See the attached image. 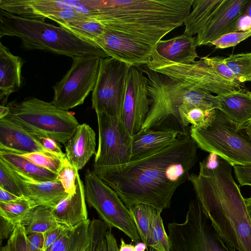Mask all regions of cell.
<instances>
[{
    "instance_id": "6da1fadb",
    "label": "cell",
    "mask_w": 251,
    "mask_h": 251,
    "mask_svg": "<svg viewBox=\"0 0 251 251\" xmlns=\"http://www.w3.org/2000/svg\"><path fill=\"white\" fill-rule=\"evenodd\" d=\"M198 147L190 136H180L170 146L115 167L93 166V171L118 194L126 206L145 204L170 207L177 188L188 180L198 160Z\"/></svg>"
},
{
    "instance_id": "7a4b0ae2",
    "label": "cell",
    "mask_w": 251,
    "mask_h": 251,
    "mask_svg": "<svg viewBox=\"0 0 251 251\" xmlns=\"http://www.w3.org/2000/svg\"><path fill=\"white\" fill-rule=\"evenodd\" d=\"M198 174L188 177L197 200L222 237L238 251H251V222L232 166L209 153L200 163Z\"/></svg>"
},
{
    "instance_id": "3957f363",
    "label": "cell",
    "mask_w": 251,
    "mask_h": 251,
    "mask_svg": "<svg viewBox=\"0 0 251 251\" xmlns=\"http://www.w3.org/2000/svg\"><path fill=\"white\" fill-rule=\"evenodd\" d=\"M193 0H104L105 30L155 47L184 24Z\"/></svg>"
},
{
    "instance_id": "277c9868",
    "label": "cell",
    "mask_w": 251,
    "mask_h": 251,
    "mask_svg": "<svg viewBox=\"0 0 251 251\" xmlns=\"http://www.w3.org/2000/svg\"><path fill=\"white\" fill-rule=\"evenodd\" d=\"M138 67L147 77L150 100V109L140 132L168 128L176 130L181 135H188L179 115V108L182 104L190 103L209 110L219 109L217 96L174 81L146 65Z\"/></svg>"
},
{
    "instance_id": "5b68a950",
    "label": "cell",
    "mask_w": 251,
    "mask_h": 251,
    "mask_svg": "<svg viewBox=\"0 0 251 251\" xmlns=\"http://www.w3.org/2000/svg\"><path fill=\"white\" fill-rule=\"evenodd\" d=\"M14 36L26 50H40L72 58L85 55L109 57L94 43L44 20L22 17L0 9V37Z\"/></svg>"
},
{
    "instance_id": "8992f818",
    "label": "cell",
    "mask_w": 251,
    "mask_h": 251,
    "mask_svg": "<svg viewBox=\"0 0 251 251\" xmlns=\"http://www.w3.org/2000/svg\"><path fill=\"white\" fill-rule=\"evenodd\" d=\"M190 136L198 148L233 165L251 166V136L243 125L230 120L216 109L203 126L190 127Z\"/></svg>"
},
{
    "instance_id": "52a82bcc",
    "label": "cell",
    "mask_w": 251,
    "mask_h": 251,
    "mask_svg": "<svg viewBox=\"0 0 251 251\" xmlns=\"http://www.w3.org/2000/svg\"><path fill=\"white\" fill-rule=\"evenodd\" d=\"M7 106L10 113L6 117L27 132L50 137L65 146L79 125L73 113L37 98L14 100Z\"/></svg>"
},
{
    "instance_id": "ba28073f",
    "label": "cell",
    "mask_w": 251,
    "mask_h": 251,
    "mask_svg": "<svg viewBox=\"0 0 251 251\" xmlns=\"http://www.w3.org/2000/svg\"><path fill=\"white\" fill-rule=\"evenodd\" d=\"M170 251H236L220 235L200 202H190L185 221L168 225Z\"/></svg>"
},
{
    "instance_id": "9c48e42d",
    "label": "cell",
    "mask_w": 251,
    "mask_h": 251,
    "mask_svg": "<svg viewBox=\"0 0 251 251\" xmlns=\"http://www.w3.org/2000/svg\"><path fill=\"white\" fill-rule=\"evenodd\" d=\"M86 201L109 227L116 228L133 242L141 239L128 208L116 192L93 171L87 169L84 176Z\"/></svg>"
},
{
    "instance_id": "30bf717a",
    "label": "cell",
    "mask_w": 251,
    "mask_h": 251,
    "mask_svg": "<svg viewBox=\"0 0 251 251\" xmlns=\"http://www.w3.org/2000/svg\"><path fill=\"white\" fill-rule=\"evenodd\" d=\"M147 66L174 81L217 95L231 93L240 89L242 86L220 76L201 58L191 64H180L161 57L154 49Z\"/></svg>"
},
{
    "instance_id": "8fae6325",
    "label": "cell",
    "mask_w": 251,
    "mask_h": 251,
    "mask_svg": "<svg viewBox=\"0 0 251 251\" xmlns=\"http://www.w3.org/2000/svg\"><path fill=\"white\" fill-rule=\"evenodd\" d=\"M70 69L53 86L52 103L56 107L68 110L83 103L96 84L101 58L85 55L72 58Z\"/></svg>"
},
{
    "instance_id": "7c38bea8",
    "label": "cell",
    "mask_w": 251,
    "mask_h": 251,
    "mask_svg": "<svg viewBox=\"0 0 251 251\" xmlns=\"http://www.w3.org/2000/svg\"><path fill=\"white\" fill-rule=\"evenodd\" d=\"M130 66L112 57L101 58L97 80L92 94V108L96 114L122 118L126 79Z\"/></svg>"
},
{
    "instance_id": "4fadbf2b",
    "label": "cell",
    "mask_w": 251,
    "mask_h": 251,
    "mask_svg": "<svg viewBox=\"0 0 251 251\" xmlns=\"http://www.w3.org/2000/svg\"><path fill=\"white\" fill-rule=\"evenodd\" d=\"M99 145L93 166L115 167L127 164L131 158L132 136L122 118L96 114Z\"/></svg>"
},
{
    "instance_id": "5bb4252c",
    "label": "cell",
    "mask_w": 251,
    "mask_h": 251,
    "mask_svg": "<svg viewBox=\"0 0 251 251\" xmlns=\"http://www.w3.org/2000/svg\"><path fill=\"white\" fill-rule=\"evenodd\" d=\"M146 75L138 66L128 70L122 120L131 136L140 132L150 109Z\"/></svg>"
},
{
    "instance_id": "9a60e30c",
    "label": "cell",
    "mask_w": 251,
    "mask_h": 251,
    "mask_svg": "<svg viewBox=\"0 0 251 251\" xmlns=\"http://www.w3.org/2000/svg\"><path fill=\"white\" fill-rule=\"evenodd\" d=\"M93 42L103 50L109 57L134 66L148 64L155 47L106 30Z\"/></svg>"
},
{
    "instance_id": "2e32d148",
    "label": "cell",
    "mask_w": 251,
    "mask_h": 251,
    "mask_svg": "<svg viewBox=\"0 0 251 251\" xmlns=\"http://www.w3.org/2000/svg\"><path fill=\"white\" fill-rule=\"evenodd\" d=\"M10 168L23 197L28 200L34 207L43 205L53 208L67 195L62 185L57 179L39 182Z\"/></svg>"
},
{
    "instance_id": "e0dca14e",
    "label": "cell",
    "mask_w": 251,
    "mask_h": 251,
    "mask_svg": "<svg viewBox=\"0 0 251 251\" xmlns=\"http://www.w3.org/2000/svg\"><path fill=\"white\" fill-rule=\"evenodd\" d=\"M248 0H225L210 20L197 34V46H208L225 34L242 13Z\"/></svg>"
},
{
    "instance_id": "ac0fdd59",
    "label": "cell",
    "mask_w": 251,
    "mask_h": 251,
    "mask_svg": "<svg viewBox=\"0 0 251 251\" xmlns=\"http://www.w3.org/2000/svg\"><path fill=\"white\" fill-rule=\"evenodd\" d=\"M0 151L19 155L42 152L54 155L33 136L7 117L0 119Z\"/></svg>"
},
{
    "instance_id": "d6986e66",
    "label": "cell",
    "mask_w": 251,
    "mask_h": 251,
    "mask_svg": "<svg viewBox=\"0 0 251 251\" xmlns=\"http://www.w3.org/2000/svg\"><path fill=\"white\" fill-rule=\"evenodd\" d=\"M76 192L66 196L53 208L52 213L57 223L69 229L88 220L84 185L77 174Z\"/></svg>"
},
{
    "instance_id": "ffe728a7",
    "label": "cell",
    "mask_w": 251,
    "mask_h": 251,
    "mask_svg": "<svg viewBox=\"0 0 251 251\" xmlns=\"http://www.w3.org/2000/svg\"><path fill=\"white\" fill-rule=\"evenodd\" d=\"M65 146L66 157L78 171L96 154V133L87 124H79Z\"/></svg>"
},
{
    "instance_id": "44dd1931",
    "label": "cell",
    "mask_w": 251,
    "mask_h": 251,
    "mask_svg": "<svg viewBox=\"0 0 251 251\" xmlns=\"http://www.w3.org/2000/svg\"><path fill=\"white\" fill-rule=\"evenodd\" d=\"M23 64L20 56L12 54L9 49L0 42V105H7L9 96L20 87Z\"/></svg>"
},
{
    "instance_id": "7402d4cb",
    "label": "cell",
    "mask_w": 251,
    "mask_h": 251,
    "mask_svg": "<svg viewBox=\"0 0 251 251\" xmlns=\"http://www.w3.org/2000/svg\"><path fill=\"white\" fill-rule=\"evenodd\" d=\"M196 37L184 34L166 40H160L154 50L161 57L171 62L184 65L194 63L199 57L196 51Z\"/></svg>"
},
{
    "instance_id": "603a6c76",
    "label": "cell",
    "mask_w": 251,
    "mask_h": 251,
    "mask_svg": "<svg viewBox=\"0 0 251 251\" xmlns=\"http://www.w3.org/2000/svg\"><path fill=\"white\" fill-rule=\"evenodd\" d=\"M180 136L172 129H148L132 136L131 160L174 143Z\"/></svg>"
},
{
    "instance_id": "cb8c5ba5",
    "label": "cell",
    "mask_w": 251,
    "mask_h": 251,
    "mask_svg": "<svg viewBox=\"0 0 251 251\" xmlns=\"http://www.w3.org/2000/svg\"><path fill=\"white\" fill-rule=\"evenodd\" d=\"M219 108L232 122L245 125L251 121V92L241 88L225 95H217Z\"/></svg>"
},
{
    "instance_id": "d4e9b609",
    "label": "cell",
    "mask_w": 251,
    "mask_h": 251,
    "mask_svg": "<svg viewBox=\"0 0 251 251\" xmlns=\"http://www.w3.org/2000/svg\"><path fill=\"white\" fill-rule=\"evenodd\" d=\"M225 0H193V10L185 20L183 34H197L222 5Z\"/></svg>"
},
{
    "instance_id": "484cf974",
    "label": "cell",
    "mask_w": 251,
    "mask_h": 251,
    "mask_svg": "<svg viewBox=\"0 0 251 251\" xmlns=\"http://www.w3.org/2000/svg\"><path fill=\"white\" fill-rule=\"evenodd\" d=\"M0 158L10 167L39 182L57 179V174L29 161L21 155L0 151Z\"/></svg>"
},
{
    "instance_id": "4316f807",
    "label": "cell",
    "mask_w": 251,
    "mask_h": 251,
    "mask_svg": "<svg viewBox=\"0 0 251 251\" xmlns=\"http://www.w3.org/2000/svg\"><path fill=\"white\" fill-rule=\"evenodd\" d=\"M23 225L25 226L27 235L33 232L44 233L59 226L51 208L43 205L33 207Z\"/></svg>"
},
{
    "instance_id": "83f0119b",
    "label": "cell",
    "mask_w": 251,
    "mask_h": 251,
    "mask_svg": "<svg viewBox=\"0 0 251 251\" xmlns=\"http://www.w3.org/2000/svg\"><path fill=\"white\" fill-rule=\"evenodd\" d=\"M156 208L152 217L147 241V246L156 251H170V242L164 226L161 213Z\"/></svg>"
},
{
    "instance_id": "f1b7e54d",
    "label": "cell",
    "mask_w": 251,
    "mask_h": 251,
    "mask_svg": "<svg viewBox=\"0 0 251 251\" xmlns=\"http://www.w3.org/2000/svg\"><path fill=\"white\" fill-rule=\"evenodd\" d=\"M31 202L24 197L8 202H0V216L17 225L23 224L33 208Z\"/></svg>"
},
{
    "instance_id": "f546056e",
    "label": "cell",
    "mask_w": 251,
    "mask_h": 251,
    "mask_svg": "<svg viewBox=\"0 0 251 251\" xmlns=\"http://www.w3.org/2000/svg\"><path fill=\"white\" fill-rule=\"evenodd\" d=\"M214 110H209L190 103H184L179 108V115L183 127L190 134L189 125L191 127L203 126L209 119Z\"/></svg>"
},
{
    "instance_id": "4dcf8cb0",
    "label": "cell",
    "mask_w": 251,
    "mask_h": 251,
    "mask_svg": "<svg viewBox=\"0 0 251 251\" xmlns=\"http://www.w3.org/2000/svg\"><path fill=\"white\" fill-rule=\"evenodd\" d=\"M59 26L92 42L95 38L103 34L105 30L104 25L100 21L94 20L71 21Z\"/></svg>"
},
{
    "instance_id": "1f68e13d",
    "label": "cell",
    "mask_w": 251,
    "mask_h": 251,
    "mask_svg": "<svg viewBox=\"0 0 251 251\" xmlns=\"http://www.w3.org/2000/svg\"><path fill=\"white\" fill-rule=\"evenodd\" d=\"M141 240L147 245L152 217L156 208L145 204H136L128 208Z\"/></svg>"
},
{
    "instance_id": "d6a6232c",
    "label": "cell",
    "mask_w": 251,
    "mask_h": 251,
    "mask_svg": "<svg viewBox=\"0 0 251 251\" xmlns=\"http://www.w3.org/2000/svg\"><path fill=\"white\" fill-rule=\"evenodd\" d=\"M224 61L240 83L251 81V52L231 54Z\"/></svg>"
},
{
    "instance_id": "836d02e7",
    "label": "cell",
    "mask_w": 251,
    "mask_h": 251,
    "mask_svg": "<svg viewBox=\"0 0 251 251\" xmlns=\"http://www.w3.org/2000/svg\"><path fill=\"white\" fill-rule=\"evenodd\" d=\"M78 171L69 161L67 157L64 159L57 173V179L60 182L65 192L73 195L76 192V181Z\"/></svg>"
},
{
    "instance_id": "e575fe53",
    "label": "cell",
    "mask_w": 251,
    "mask_h": 251,
    "mask_svg": "<svg viewBox=\"0 0 251 251\" xmlns=\"http://www.w3.org/2000/svg\"><path fill=\"white\" fill-rule=\"evenodd\" d=\"M21 155L37 165L57 174L64 160L58 156L42 152H35Z\"/></svg>"
},
{
    "instance_id": "d590c367",
    "label": "cell",
    "mask_w": 251,
    "mask_h": 251,
    "mask_svg": "<svg viewBox=\"0 0 251 251\" xmlns=\"http://www.w3.org/2000/svg\"><path fill=\"white\" fill-rule=\"evenodd\" d=\"M0 187L19 197L23 195L10 167L0 158Z\"/></svg>"
},
{
    "instance_id": "8d00e7d4",
    "label": "cell",
    "mask_w": 251,
    "mask_h": 251,
    "mask_svg": "<svg viewBox=\"0 0 251 251\" xmlns=\"http://www.w3.org/2000/svg\"><path fill=\"white\" fill-rule=\"evenodd\" d=\"M7 243L10 251H33L30 245L25 226L22 224L16 225Z\"/></svg>"
},
{
    "instance_id": "74e56055",
    "label": "cell",
    "mask_w": 251,
    "mask_h": 251,
    "mask_svg": "<svg viewBox=\"0 0 251 251\" xmlns=\"http://www.w3.org/2000/svg\"><path fill=\"white\" fill-rule=\"evenodd\" d=\"M221 77L235 84L241 85L235 75L226 65L224 58L220 56L201 57Z\"/></svg>"
},
{
    "instance_id": "f35d334b",
    "label": "cell",
    "mask_w": 251,
    "mask_h": 251,
    "mask_svg": "<svg viewBox=\"0 0 251 251\" xmlns=\"http://www.w3.org/2000/svg\"><path fill=\"white\" fill-rule=\"evenodd\" d=\"M251 36V31L228 33L211 42L208 46L216 49H225L233 47Z\"/></svg>"
},
{
    "instance_id": "ab89813d",
    "label": "cell",
    "mask_w": 251,
    "mask_h": 251,
    "mask_svg": "<svg viewBox=\"0 0 251 251\" xmlns=\"http://www.w3.org/2000/svg\"><path fill=\"white\" fill-rule=\"evenodd\" d=\"M249 31H251V0H248L242 13L225 34Z\"/></svg>"
},
{
    "instance_id": "60d3db41",
    "label": "cell",
    "mask_w": 251,
    "mask_h": 251,
    "mask_svg": "<svg viewBox=\"0 0 251 251\" xmlns=\"http://www.w3.org/2000/svg\"><path fill=\"white\" fill-rule=\"evenodd\" d=\"M107 224L102 220L93 219L90 221V241L86 251H95L100 233Z\"/></svg>"
},
{
    "instance_id": "b9f144b4",
    "label": "cell",
    "mask_w": 251,
    "mask_h": 251,
    "mask_svg": "<svg viewBox=\"0 0 251 251\" xmlns=\"http://www.w3.org/2000/svg\"><path fill=\"white\" fill-rule=\"evenodd\" d=\"M34 138L51 154L58 156L62 159L66 157V154L63 152L59 143L54 139L47 136L32 135Z\"/></svg>"
},
{
    "instance_id": "7bdbcfd3",
    "label": "cell",
    "mask_w": 251,
    "mask_h": 251,
    "mask_svg": "<svg viewBox=\"0 0 251 251\" xmlns=\"http://www.w3.org/2000/svg\"><path fill=\"white\" fill-rule=\"evenodd\" d=\"M234 172L240 186H251V166L233 165Z\"/></svg>"
},
{
    "instance_id": "ee69618b",
    "label": "cell",
    "mask_w": 251,
    "mask_h": 251,
    "mask_svg": "<svg viewBox=\"0 0 251 251\" xmlns=\"http://www.w3.org/2000/svg\"><path fill=\"white\" fill-rule=\"evenodd\" d=\"M72 230L63 226L52 245L51 251H66Z\"/></svg>"
},
{
    "instance_id": "f6af8a7d",
    "label": "cell",
    "mask_w": 251,
    "mask_h": 251,
    "mask_svg": "<svg viewBox=\"0 0 251 251\" xmlns=\"http://www.w3.org/2000/svg\"><path fill=\"white\" fill-rule=\"evenodd\" d=\"M63 227V226L59 225L44 233V243L42 251H51L52 246L59 235Z\"/></svg>"
},
{
    "instance_id": "bcb514c9",
    "label": "cell",
    "mask_w": 251,
    "mask_h": 251,
    "mask_svg": "<svg viewBox=\"0 0 251 251\" xmlns=\"http://www.w3.org/2000/svg\"><path fill=\"white\" fill-rule=\"evenodd\" d=\"M27 237L33 251H42L44 243V233L33 232L28 234Z\"/></svg>"
},
{
    "instance_id": "7dc6e473",
    "label": "cell",
    "mask_w": 251,
    "mask_h": 251,
    "mask_svg": "<svg viewBox=\"0 0 251 251\" xmlns=\"http://www.w3.org/2000/svg\"><path fill=\"white\" fill-rule=\"evenodd\" d=\"M0 217V239L1 244L2 240L9 238L16 225L10 223Z\"/></svg>"
},
{
    "instance_id": "c3c4849f",
    "label": "cell",
    "mask_w": 251,
    "mask_h": 251,
    "mask_svg": "<svg viewBox=\"0 0 251 251\" xmlns=\"http://www.w3.org/2000/svg\"><path fill=\"white\" fill-rule=\"evenodd\" d=\"M106 238L108 251H119L117 240L112 232L111 228L109 227L107 229Z\"/></svg>"
},
{
    "instance_id": "681fc988",
    "label": "cell",
    "mask_w": 251,
    "mask_h": 251,
    "mask_svg": "<svg viewBox=\"0 0 251 251\" xmlns=\"http://www.w3.org/2000/svg\"><path fill=\"white\" fill-rule=\"evenodd\" d=\"M109 227L107 225L102 230L98 241L95 251H108L106 234Z\"/></svg>"
},
{
    "instance_id": "f907efd6",
    "label": "cell",
    "mask_w": 251,
    "mask_h": 251,
    "mask_svg": "<svg viewBox=\"0 0 251 251\" xmlns=\"http://www.w3.org/2000/svg\"><path fill=\"white\" fill-rule=\"evenodd\" d=\"M20 198L0 187V202H8L15 201Z\"/></svg>"
},
{
    "instance_id": "816d5d0a",
    "label": "cell",
    "mask_w": 251,
    "mask_h": 251,
    "mask_svg": "<svg viewBox=\"0 0 251 251\" xmlns=\"http://www.w3.org/2000/svg\"><path fill=\"white\" fill-rule=\"evenodd\" d=\"M119 251H134V246L131 244H126L124 240L121 238Z\"/></svg>"
},
{
    "instance_id": "f5cc1de1",
    "label": "cell",
    "mask_w": 251,
    "mask_h": 251,
    "mask_svg": "<svg viewBox=\"0 0 251 251\" xmlns=\"http://www.w3.org/2000/svg\"><path fill=\"white\" fill-rule=\"evenodd\" d=\"M9 113L10 109L7 105H0V119L7 116Z\"/></svg>"
},
{
    "instance_id": "db71d44e",
    "label": "cell",
    "mask_w": 251,
    "mask_h": 251,
    "mask_svg": "<svg viewBox=\"0 0 251 251\" xmlns=\"http://www.w3.org/2000/svg\"><path fill=\"white\" fill-rule=\"evenodd\" d=\"M245 202L247 213L251 222V197L245 199Z\"/></svg>"
},
{
    "instance_id": "11a10c76",
    "label": "cell",
    "mask_w": 251,
    "mask_h": 251,
    "mask_svg": "<svg viewBox=\"0 0 251 251\" xmlns=\"http://www.w3.org/2000/svg\"><path fill=\"white\" fill-rule=\"evenodd\" d=\"M147 249V245L142 242L137 243L134 246V251H145Z\"/></svg>"
},
{
    "instance_id": "9f6ffc18",
    "label": "cell",
    "mask_w": 251,
    "mask_h": 251,
    "mask_svg": "<svg viewBox=\"0 0 251 251\" xmlns=\"http://www.w3.org/2000/svg\"><path fill=\"white\" fill-rule=\"evenodd\" d=\"M243 126L247 133L251 136V121L246 125Z\"/></svg>"
},
{
    "instance_id": "6f0895ef",
    "label": "cell",
    "mask_w": 251,
    "mask_h": 251,
    "mask_svg": "<svg viewBox=\"0 0 251 251\" xmlns=\"http://www.w3.org/2000/svg\"><path fill=\"white\" fill-rule=\"evenodd\" d=\"M0 251H10L9 245L6 243L4 246L1 247Z\"/></svg>"
},
{
    "instance_id": "680465c9",
    "label": "cell",
    "mask_w": 251,
    "mask_h": 251,
    "mask_svg": "<svg viewBox=\"0 0 251 251\" xmlns=\"http://www.w3.org/2000/svg\"><path fill=\"white\" fill-rule=\"evenodd\" d=\"M149 251H156L154 250V249H153L151 248H150Z\"/></svg>"
}]
</instances>
